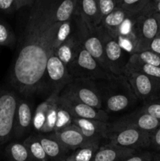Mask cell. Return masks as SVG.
<instances>
[{
  "instance_id": "obj_33",
  "label": "cell",
  "mask_w": 160,
  "mask_h": 161,
  "mask_svg": "<svg viewBox=\"0 0 160 161\" xmlns=\"http://www.w3.org/2000/svg\"><path fill=\"white\" fill-rule=\"evenodd\" d=\"M130 58L141 61V62L145 63V64L160 67V54L149 51V50L133 53V54L130 55Z\"/></svg>"
},
{
  "instance_id": "obj_10",
  "label": "cell",
  "mask_w": 160,
  "mask_h": 161,
  "mask_svg": "<svg viewBox=\"0 0 160 161\" xmlns=\"http://www.w3.org/2000/svg\"><path fill=\"white\" fill-rule=\"evenodd\" d=\"M62 91L89 106L103 110L101 97L96 80L73 79Z\"/></svg>"
},
{
  "instance_id": "obj_30",
  "label": "cell",
  "mask_w": 160,
  "mask_h": 161,
  "mask_svg": "<svg viewBox=\"0 0 160 161\" xmlns=\"http://www.w3.org/2000/svg\"><path fill=\"white\" fill-rule=\"evenodd\" d=\"M100 146H91L78 148L72 151L66 161H93L96 153Z\"/></svg>"
},
{
  "instance_id": "obj_36",
  "label": "cell",
  "mask_w": 160,
  "mask_h": 161,
  "mask_svg": "<svg viewBox=\"0 0 160 161\" xmlns=\"http://www.w3.org/2000/svg\"><path fill=\"white\" fill-rule=\"evenodd\" d=\"M59 106V105H58ZM72 123V118L71 117L70 115L67 113L64 109L62 108L59 107L58 108V113H57V120H56V130H60V129L63 128V127L68 126Z\"/></svg>"
},
{
  "instance_id": "obj_40",
  "label": "cell",
  "mask_w": 160,
  "mask_h": 161,
  "mask_svg": "<svg viewBox=\"0 0 160 161\" xmlns=\"http://www.w3.org/2000/svg\"><path fill=\"white\" fill-rule=\"evenodd\" d=\"M147 50L160 54V33L151 41Z\"/></svg>"
},
{
  "instance_id": "obj_19",
  "label": "cell",
  "mask_w": 160,
  "mask_h": 161,
  "mask_svg": "<svg viewBox=\"0 0 160 161\" xmlns=\"http://www.w3.org/2000/svg\"><path fill=\"white\" fill-rule=\"evenodd\" d=\"M137 151L108 142L99 147L93 161H124Z\"/></svg>"
},
{
  "instance_id": "obj_6",
  "label": "cell",
  "mask_w": 160,
  "mask_h": 161,
  "mask_svg": "<svg viewBox=\"0 0 160 161\" xmlns=\"http://www.w3.org/2000/svg\"><path fill=\"white\" fill-rule=\"evenodd\" d=\"M97 28L103 43L104 53L108 69L114 75H123L130 54L119 46L104 28L100 25Z\"/></svg>"
},
{
  "instance_id": "obj_2",
  "label": "cell",
  "mask_w": 160,
  "mask_h": 161,
  "mask_svg": "<svg viewBox=\"0 0 160 161\" xmlns=\"http://www.w3.org/2000/svg\"><path fill=\"white\" fill-rule=\"evenodd\" d=\"M100 91L102 108L109 113H122L134 106L138 99L124 75L96 80Z\"/></svg>"
},
{
  "instance_id": "obj_21",
  "label": "cell",
  "mask_w": 160,
  "mask_h": 161,
  "mask_svg": "<svg viewBox=\"0 0 160 161\" xmlns=\"http://www.w3.org/2000/svg\"><path fill=\"white\" fill-rule=\"evenodd\" d=\"M86 23L97 27L100 24V13L97 0H78L76 14Z\"/></svg>"
},
{
  "instance_id": "obj_35",
  "label": "cell",
  "mask_w": 160,
  "mask_h": 161,
  "mask_svg": "<svg viewBox=\"0 0 160 161\" xmlns=\"http://www.w3.org/2000/svg\"><path fill=\"white\" fill-rule=\"evenodd\" d=\"M120 0H97L100 21L107 15L119 7Z\"/></svg>"
},
{
  "instance_id": "obj_18",
  "label": "cell",
  "mask_w": 160,
  "mask_h": 161,
  "mask_svg": "<svg viewBox=\"0 0 160 161\" xmlns=\"http://www.w3.org/2000/svg\"><path fill=\"white\" fill-rule=\"evenodd\" d=\"M135 16L136 15L128 17L119 27L115 37L113 38L117 41L119 46L130 55L136 53L137 50V39L133 28Z\"/></svg>"
},
{
  "instance_id": "obj_3",
  "label": "cell",
  "mask_w": 160,
  "mask_h": 161,
  "mask_svg": "<svg viewBox=\"0 0 160 161\" xmlns=\"http://www.w3.org/2000/svg\"><path fill=\"white\" fill-rule=\"evenodd\" d=\"M67 69L73 79L100 80L113 76L80 43Z\"/></svg>"
},
{
  "instance_id": "obj_27",
  "label": "cell",
  "mask_w": 160,
  "mask_h": 161,
  "mask_svg": "<svg viewBox=\"0 0 160 161\" xmlns=\"http://www.w3.org/2000/svg\"><path fill=\"white\" fill-rule=\"evenodd\" d=\"M7 161H32L27 148L23 142H14L7 146L6 149Z\"/></svg>"
},
{
  "instance_id": "obj_14",
  "label": "cell",
  "mask_w": 160,
  "mask_h": 161,
  "mask_svg": "<svg viewBox=\"0 0 160 161\" xmlns=\"http://www.w3.org/2000/svg\"><path fill=\"white\" fill-rule=\"evenodd\" d=\"M51 134L63 146L71 151L87 146H101L86 138L80 129L73 124H69L68 126H66Z\"/></svg>"
},
{
  "instance_id": "obj_16",
  "label": "cell",
  "mask_w": 160,
  "mask_h": 161,
  "mask_svg": "<svg viewBox=\"0 0 160 161\" xmlns=\"http://www.w3.org/2000/svg\"><path fill=\"white\" fill-rule=\"evenodd\" d=\"M32 123L33 116L31 105L24 99H18L14 120L13 138L17 140L24 138L33 126Z\"/></svg>"
},
{
  "instance_id": "obj_11",
  "label": "cell",
  "mask_w": 160,
  "mask_h": 161,
  "mask_svg": "<svg viewBox=\"0 0 160 161\" xmlns=\"http://www.w3.org/2000/svg\"><path fill=\"white\" fill-rule=\"evenodd\" d=\"M123 75L126 77L138 100L144 102L160 96V79L127 69Z\"/></svg>"
},
{
  "instance_id": "obj_41",
  "label": "cell",
  "mask_w": 160,
  "mask_h": 161,
  "mask_svg": "<svg viewBox=\"0 0 160 161\" xmlns=\"http://www.w3.org/2000/svg\"><path fill=\"white\" fill-rule=\"evenodd\" d=\"M146 9L152 13L160 14V0H151Z\"/></svg>"
},
{
  "instance_id": "obj_24",
  "label": "cell",
  "mask_w": 160,
  "mask_h": 161,
  "mask_svg": "<svg viewBox=\"0 0 160 161\" xmlns=\"http://www.w3.org/2000/svg\"><path fill=\"white\" fill-rule=\"evenodd\" d=\"M61 91H53L51 93L53 94V99L49 108L48 112L46 113L45 123L43 127L41 129L39 134H50L54 132L56 129V120H57V113H58V97Z\"/></svg>"
},
{
  "instance_id": "obj_38",
  "label": "cell",
  "mask_w": 160,
  "mask_h": 161,
  "mask_svg": "<svg viewBox=\"0 0 160 161\" xmlns=\"http://www.w3.org/2000/svg\"><path fill=\"white\" fill-rule=\"evenodd\" d=\"M150 148L160 152V126L151 135Z\"/></svg>"
},
{
  "instance_id": "obj_20",
  "label": "cell",
  "mask_w": 160,
  "mask_h": 161,
  "mask_svg": "<svg viewBox=\"0 0 160 161\" xmlns=\"http://www.w3.org/2000/svg\"><path fill=\"white\" fill-rule=\"evenodd\" d=\"M133 15V14H130L122 8L118 7L102 19L101 21H100V26L104 28L107 32L111 37L115 38L117 35L119 27L122 25V24L128 17H131Z\"/></svg>"
},
{
  "instance_id": "obj_13",
  "label": "cell",
  "mask_w": 160,
  "mask_h": 161,
  "mask_svg": "<svg viewBox=\"0 0 160 161\" xmlns=\"http://www.w3.org/2000/svg\"><path fill=\"white\" fill-rule=\"evenodd\" d=\"M159 126V120L137 108L132 113L124 115L113 123H110V130L134 128L152 133Z\"/></svg>"
},
{
  "instance_id": "obj_1",
  "label": "cell",
  "mask_w": 160,
  "mask_h": 161,
  "mask_svg": "<svg viewBox=\"0 0 160 161\" xmlns=\"http://www.w3.org/2000/svg\"><path fill=\"white\" fill-rule=\"evenodd\" d=\"M56 0H37L31 6L21 44L10 70L11 83L24 96L42 90L47 61L59 23L54 20Z\"/></svg>"
},
{
  "instance_id": "obj_25",
  "label": "cell",
  "mask_w": 160,
  "mask_h": 161,
  "mask_svg": "<svg viewBox=\"0 0 160 161\" xmlns=\"http://www.w3.org/2000/svg\"><path fill=\"white\" fill-rule=\"evenodd\" d=\"M32 161H50L35 135L28 136L23 141Z\"/></svg>"
},
{
  "instance_id": "obj_22",
  "label": "cell",
  "mask_w": 160,
  "mask_h": 161,
  "mask_svg": "<svg viewBox=\"0 0 160 161\" xmlns=\"http://www.w3.org/2000/svg\"><path fill=\"white\" fill-rule=\"evenodd\" d=\"M79 43L80 42L75 31L67 41H65L55 50V54L65 64L67 68L73 60Z\"/></svg>"
},
{
  "instance_id": "obj_44",
  "label": "cell",
  "mask_w": 160,
  "mask_h": 161,
  "mask_svg": "<svg viewBox=\"0 0 160 161\" xmlns=\"http://www.w3.org/2000/svg\"><path fill=\"white\" fill-rule=\"evenodd\" d=\"M61 161H66V160H61Z\"/></svg>"
},
{
  "instance_id": "obj_39",
  "label": "cell",
  "mask_w": 160,
  "mask_h": 161,
  "mask_svg": "<svg viewBox=\"0 0 160 161\" xmlns=\"http://www.w3.org/2000/svg\"><path fill=\"white\" fill-rule=\"evenodd\" d=\"M0 10L6 13H11L16 10L15 0H0Z\"/></svg>"
},
{
  "instance_id": "obj_8",
  "label": "cell",
  "mask_w": 160,
  "mask_h": 161,
  "mask_svg": "<svg viewBox=\"0 0 160 161\" xmlns=\"http://www.w3.org/2000/svg\"><path fill=\"white\" fill-rule=\"evenodd\" d=\"M58 105L65 110L72 118L96 119L108 122L109 114L102 109L95 108L61 91L58 97Z\"/></svg>"
},
{
  "instance_id": "obj_17",
  "label": "cell",
  "mask_w": 160,
  "mask_h": 161,
  "mask_svg": "<svg viewBox=\"0 0 160 161\" xmlns=\"http://www.w3.org/2000/svg\"><path fill=\"white\" fill-rule=\"evenodd\" d=\"M35 135L50 161L65 160L72 152L63 146L51 133Z\"/></svg>"
},
{
  "instance_id": "obj_42",
  "label": "cell",
  "mask_w": 160,
  "mask_h": 161,
  "mask_svg": "<svg viewBox=\"0 0 160 161\" xmlns=\"http://www.w3.org/2000/svg\"><path fill=\"white\" fill-rule=\"evenodd\" d=\"M16 1V10L21 9L27 6H31L35 3V0H15Z\"/></svg>"
},
{
  "instance_id": "obj_23",
  "label": "cell",
  "mask_w": 160,
  "mask_h": 161,
  "mask_svg": "<svg viewBox=\"0 0 160 161\" xmlns=\"http://www.w3.org/2000/svg\"><path fill=\"white\" fill-rule=\"evenodd\" d=\"M78 0H56L54 9V20L56 22L72 20L76 14Z\"/></svg>"
},
{
  "instance_id": "obj_5",
  "label": "cell",
  "mask_w": 160,
  "mask_h": 161,
  "mask_svg": "<svg viewBox=\"0 0 160 161\" xmlns=\"http://www.w3.org/2000/svg\"><path fill=\"white\" fill-rule=\"evenodd\" d=\"M133 28L137 39L136 53L146 51L151 41L160 32V14L145 9L135 16Z\"/></svg>"
},
{
  "instance_id": "obj_29",
  "label": "cell",
  "mask_w": 160,
  "mask_h": 161,
  "mask_svg": "<svg viewBox=\"0 0 160 161\" xmlns=\"http://www.w3.org/2000/svg\"><path fill=\"white\" fill-rule=\"evenodd\" d=\"M52 99H53V94H50V96L45 99V101L38 105L35 112L32 124L35 130H37L39 133H40L42 127H43L44 123H45L46 113L52 102Z\"/></svg>"
},
{
  "instance_id": "obj_43",
  "label": "cell",
  "mask_w": 160,
  "mask_h": 161,
  "mask_svg": "<svg viewBox=\"0 0 160 161\" xmlns=\"http://www.w3.org/2000/svg\"><path fill=\"white\" fill-rule=\"evenodd\" d=\"M152 161H160V152L157 153H153V157H152Z\"/></svg>"
},
{
  "instance_id": "obj_4",
  "label": "cell",
  "mask_w": 160,
  "mask_h": 161,
  "mask_svg": "<svg viewBox=\"0 0 160 161\" xmlns=\"http://www.w3.org/2000/svg\"><path fill=\"white\" fill-rule=\"evenodd\" d=\"M73 20L75 23V31L80 44L100 63V65L108 73L113 75L108 68L104 53L103 43L97 31V27L86 23L78 14L74 16Z\"/></svg>"
},
{
  "instance_id": "obj_45",
  "label": "cell",
  "mask_w": 160,
  "mask_h": 161,
  "mask_svg": "<svg viewBox=\"0 0 160 161\" xmlns=\"http://www.w3.org/2000/svg\"><path fill=\"white\" fill-rule=\"evenodd\" d=\"M159 33H160V32H159Z\"/></svg>"
},
{
  "instance_id": "obj_26",
  "label": "cell",
  "mask_w": 160,
  "mask_h": 161,
  "mask_svg": "<svg viewBox=\"0 0 160 161\" xmlns=\"http://www.w3.org/2000/svg\"><path fill=\"white\" fill-rule=\"evenodd\" d=\"M73 18L67 21L59 23L55 32L54 39H53V50L55 51L57 47L70 38V36L75 31V23L73 25Z\"/></svg>"
},
{
  "instance_id": "obj_15",
  "label": "cell",
  "mask_w": 160,
  "mask_h": 161,
  "mask_svg": "<svg viewBox=\"0 0 160 161\" xmlns=\"http://www.w3.org/2000/svg\"><path fill=\"white\" fill-rule=\"evenodd\" d=\"M72 124L80 129L83 135L88 139L100 144L108 140L110 131V123L96 119L72 118Z\"/></svg>"
},
{
  "instance_id": "obj_31",
  "label": "cell",
  "mask_w": 160,
  "mask_h": 161,
  "mask_svg": "<svg viewBox=\"0 0 160 161\" xmlns=\"http://www.w3.org/2000/svg\"><path fill=\"white\" fill-rule=\"evenodd\" d=\"M151 0H120L119 7L133 15L142 13L148 6Z\"/></svg>"
},
{
  "instance_id": "obj_32",
  "label": "cell",
  "mask_w": 160,
  "mask_h": 161,
  "mask_svg": "<svg viewBox=\"0 0 160 161\" xmlns=\"http://www.w3.org/2000/svg\"><path fill=\"white\" fill-rule=\"evenodd\" d=\"M15 42L16 37L13 30L0 18V46L13 47Z\"/></svg>"
},
{
  "instance_id": "obj_12",
  "label": "cell",
  "mask_w": 160,
  "mask_h": 161,
  "mask_svg": "<svg viewBox=\"0 0 160 161\" xmlns=\"http://www.w3.org/2000/svg\"><path fill=\"white\" fill-rule=\"evenodd\" d=\"M150 132L134 128H125L118 130H110L108 140L110 143L134 150L150 148Z\"/></svg>"
},
{
  "instance_id": "obj_34",
  "label": "cell",
  "mask_w": 160,
  "mask_h": 161,
  "mask_svg": "<svg viewBox=\"0 0 160 161\" xmlns=\"http://www.w3.org/2000/svg\"><path fill=\"white\" fill-rule=\"evenodd\" d=\"M139 108L160 121V96L145 101Z\"/></svg>"
},
{
  "instance_id": "obj_9",
  "label": "cell",
  "mask_w": 160,
  "mask_h": 161,
  "mask_svg": "<svg viewBox=\"0 0 160 161\" xmlns=\"http://www.w3.org/2000/svg\"><path fill=\"white\" fill-rule=\"evenodd\" d=\"M65 64L58 58L53 52L47 61L44 73L42 90H46L50 94L53 91H61L72 81Z\"/></svg>"
},
{
  "instance_id": "obj_7",
  "label": "cell",
  "mask_w": 160,
  "mask_h": 161,
  "mask_svg": "<svg viewBox=\"0 0 160 161\" xmlns=\"http://www.w3.org/2000/svg\"><path fill=\"white\" fill-rule=\"evenodd\" d=\"M18 99L13 91H0V145L13 138Z\"/></svg>"
},
{
  "instance_id": "obj_37",
  "label": "cell",
  "mask_w": 160,
  "mask_h": 161,
  "mask_svg": "<svg viewBox=\"0 0 160 161\" xmlns=\"http://www.w3.org/2000/svg\"><path fill=\"white\" fill-rule=\"evenodd\" d=\"M153 153L147 150H139L124 161H152Z\"/></svg>"
},
{
  "instance_id": "obj_28",
  "label": "cell",
  "mask_w": 160,
  "mask_h": 161,
  "mask_svg": "<svg viewBox=\"0 0 160 161\" xmlns=\"http://www.w3.org/2000/svg\"><path fill=\"white\" fill-rule=\"evenodd\" d=\"M125 69L136 71V72L150 75L154 78L160 79V67H156V66L141 62V61H136L130 57Z\"/></svg>"
}]
</instances>
